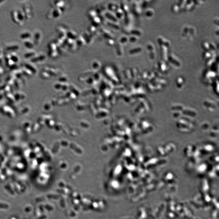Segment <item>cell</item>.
I'll return each mask as SVG.
<instances>
[{"mask_svg":"<svg viewBox=\"0 0 219 219\" xmlns=\"http://www.w3.org/2000/svg\"><path fill=\"white\" fill-rule=\"evenodd\" d=\"M9 54H10V59L13 62L15 63L18 61L19 59V56L15 52H11V53H9Z\"/></svg>","mask_w":219,"mask_h":219,"instance_id":"11","label":"cell"},{"mask_svg":"<svg viewBox=\"0 0 219 219\" xmlns=\"http://www.w3.org/2000/svg\"><path fill=\"white\" fill-rule=\"evenodd\" d=\"M17 12H18V18H19V20L21 22L23 23V22H24V20H25L26 18L25 14H24L22 9V10H18Z\"/></svg>","mask_w":219,"mask_h":219,"instance_id":"12","label":"cell"},{"mask_svg":"<svg viewBox=\"0 0 219 219\" xmlns=\"http://www.w3.org/2000/svg\"><path fill=\"white\" fill-rule=\"evenodd\" d=\"M3 72H4V71H3V69L2 68V67L1 66V65H0V75H2L3 74Z\"/></svg>","mask_w":219,"mask_h":219,"instance_id":"13","label":"cell"},{"mask_svg":"<svg viewBox=\"0 0 219 219\" xmlns=\"http://www.w3.org/2000/svg\"><path fill=\"white\" fill-rule=\"evenodd\" d=\"M24 44L26 47L29 49H32L34 47L35 44L32 40L29 39L24 40Z\"/></svg>","mask_w":219,"mask_h":219,"instance_id":"5","label":"cell"},{"mask_svg":"<svg viewBox=\"0 0 219 219\" xmlns=\"http://www.w3.org/2000/svg\"><path fill=\"white\" fill-rule=\"evenodd\" d=\"M19 48L20 47L18 44L12 43V44H10V45H9L7 46L6 50L7 51H11L12 52H13L16 51V50H18L19 49Z\"/></svg>","mask_w":219,"mask_h":219,"instance_id":"8","label":"cell"},{"mask_svg":"<svg viewBox=\"0 0 219 219\" xmlns=\"http://www.w3.org/2000/svg\"><path fill=\"white\" fill-rule=\"evenodd\" d=\"M21 70L22 71L23 75H26V76H31L32 75L34 74L30 70L26 68L24 65L22 66Z\"/></svg>","mask_w":219,"mask_h":219,"instance_id":"9","label":"cell"},{"mask_svg":"<svg viewBox=\"0 0 219 219\" xmlns=\"http://www.w3.org/2000/svg\"><path fill=\"white\" fill-rule=\"evenodd\" d=\"M11 18L12 19L13 22L18 25L21 26L22 25V23L19 20L18 17V12L17 10L12 11L11 13Z\"/></svg>","mask_w":219,"mask_h":219,"instance_id":"3","label":"cell"},{"mask_svg":"<svg viewBox=\"0 0 219 219\" xmlns=\"http://www.w3.org/2000/svg\"><path fill=\"white\" fill-rule=\"evenodd\" d=\"M45 59V56L44 54L40 53L38 54H36L33 58L31 59V60L32 63H38V62H41V61H43Z\"/></svg>","mask_w":219,"mask_h":219,"instance_id":"4","label":"cell"},{"mask_svg":"<svg viewBox=\"0 0 219 219\" xmlns=\"http://www.w3.org/2000/svg\"><path fill=\"white\" fill-rule=\"evenodd\" d=\"M22 10L25 16L26 19H31L32 16V8L29 4H25L23 7Z\"/></svg>","mask_w":219,"mask_h":219,"instance_id":"1","label":"cell"},{"mask_svg":"<svg viewBox=\"0 0 219 219\" xmlns=\"http://www.w3.org/2000/svg\"><path fill=\"white\" fill-rule=\"evenodd\" d=\"M42 35L41 33L39 31H36L34 33L33 36V41L35 45H37L39 44L41 41Z\"/></svg>","mask_w":219,"mask_h":219,"instance_id":"2","label":"cell"},{"mask_svg":"<svg viewBox=\"0 0 219 219\" xmlns=\"http://www.w3.org/2000/svg\"><path fill=\"white\" fill-rule=\"evenodd\" d=\"M36 54V51L35 50L32 49H30L25 52L24 54V56L25 58H26L27 59H31L32 58H33Z\"/></svg>","mask_w":219,"mask_h":219,"instance_id":"7","label":"cell"},{"mask_svg":"<svg viewBox=\"0 0 219 219\" xmlns=\"http://www.w3.org/2000/svg\"><path fill=\"white\" fill-rule=\"evenodd\" d=\"M24 66L26 68L29 69L33 74H36L38 70L34 65L31 63H26Z\"/></svg>","mask_w":219,"mask_h":219,"instance_id":"6","label":"cell"},{"mask_svg":"<svg viewBox=\"0 0 219 219\" xmlns=\"http://www.w3.org/2000/svg\"><path fill=\"white\" fill-rule=\"evenodd\" d=\"M31 37V32L28 31L24 32H22L20 35V38L24 40L26 39H29Z\"/></svg>","mask_w":219,"mask_h":219,"instance_id":"10","label":"cell"}]
</instances>
